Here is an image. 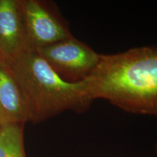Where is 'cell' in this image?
<instances>
[{
	"label": "cell",
	"mask_w": 157,
	"mask_h": 157,
	"mask_svg": "<svg viewBox=\"0 0 157 157\" xmlns=\"http://www.w3.org/2000/svg\"><path fill=\"white\" fill-rule=\"evenodd\" d=\"M23 124L0 125V157H26Z\"/></svg>",
	"instance_id": "7"
},
{
	"label": "cell",
	"mask_w": 157,
	"mask_h": 157,
	"mask_svg": "<svg viewBox=\"0 0 157 157\" xmlns=\"http://www.w3.org/2000/svg\"><path fill=\"white\" fill-rule=\"evenodd\" d=\"M156 151H157V146H156Z\"/></svg>",
	"instance_id": "8"
},
{
	"label": "cell",
	"mask_w": 157,
	"mask_h": 157,
	"mask_svg": "<svg viewBox=\"0 0 157 157\" xmlns=\"http://www.w3.org/2000/svg\"><path fill=\"white\" fill-rule=\"evenodd\" d=\"M84 82L93 101L106 100L127 112L157 116V47L101 54Z\"/></svg>",
	"instance_id": "1"
},
{
	"label": "cell",
	"mask_w": 157,
	"mask_h": 157,
	"mask_svg": "<svg viewBox=\"0 0 157 157\" xmlns=\"http://www.w3.org/2000/svg\"><path fill=\"white\" fill-rule=\"evenodd\" d=\"M28 103L10 66L0 57V125L30 121Z\"/></svg>",
	"instance_id": "6"
},
{
	"label": "cell",
	"mask_w": 157,
	"mask_h": 157,
	"mask_svg": "<svg viewBox=\"0 0 157 157\" xmlns=\"http://www.w3.org/2000/svg\"><path fill=\"white\" fill-rule=\"evenodd\" d=\"M29 42L32 50L73 36L67 22L53 3L20 0Z\"/></svg>",
	"instance_id": "4"
},
{
	"label": "cell",
	"mask_w": 157,
	"mask_h": 157,
	"mask_svg": "<svg viewBox=\"0 0 157 157\" xmlns=\"http://www.w3.org/2000/svg\"><path fill=\"white\" fill-rule=\"evenodd\" d=\"M31 50L20 0H0V57L8 61Z\"/></svg>",
	"instance_id": "5"
},
{
	"label": "cell",
	"mask_w": 157,
	"mask_h": 157,
	"mask_svg": "<svg viewBox=\"0 0 157 157\" xmlns=\"http://www.w3.org/2000/svg\"><path fill=\"white\" fill-rule=\"evenodd\" d=\"M35 50L60 78L71 83H78L89 78L101 56L74 36Z\"/></svg>",
	"instance_id": "3"
},
{
	"label": "cell",
	"mask_w": 157,
	"mask_h": 157,
	"mask_svg": "<svg viewBox=\"0 0 157 157\" xmlns=\"http://www.w3.org/2000/svg\"><path fill=\"white\" fill-rule=\"evenodd\" d=\"M7 62L28 103L31 122H42L66 111L82 113L91 106L93 100L84 81H65L35 50Z\"/></svg>",
	"instance_id": "2"
}]
</instances>
